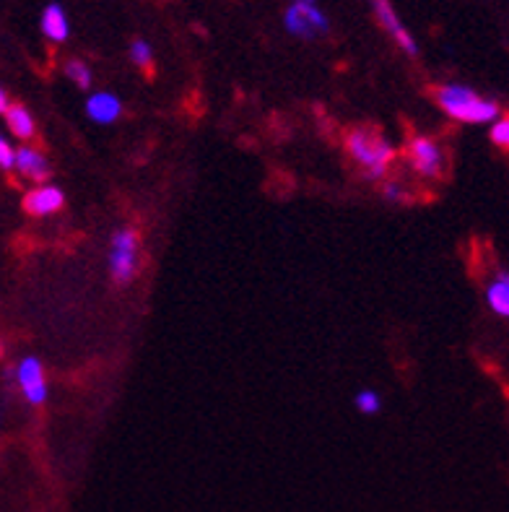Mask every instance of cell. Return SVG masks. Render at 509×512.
<instances>
[{
  "label": "cell",
  "mask_w": 509,
  "mask_h": 512,
  "mask_svg": "<svg viewBox=\"0 0 509 512\" xmlns=\"http://www.w3.org/2000/svg\"><path fill=\"white\" fill-rule=\"evenodd\" d=\"M437 102L439 107L460 123L468 125H484L497 120L499 117V104L494 99L478 97L476 91L468 89L463 84H445L437 89Z\"/></svg>",
  "instance_id": "6da1fadb"
},
{
  "label": "cell",
  "mask_w": 509,
  "mask_h": 512,
  "mask_svg": "<svg viewBox=\"0 0 509 512\" xmlns=\"http://www.w3.org/2000/svg\"><path fill=\"white\" fill-rule=\"evenodd\" d=\"M346 146L348 154L354 156V162L364 169V175L369 180H377V177L385 175L395 159V146L377 130H351L346 138Z\"/></svg>",
  "instance_id": "7a4b0ae2"
},
{
  "label": "cell",
  "mask_w": 509,
  "mask_h": 512,
  "mask_svg": "<svg viewBox=\"0 0 509 512\" xmlns=\"http://www.w3.org/2000/svg\"><path fill=\"white\" fill-rule=\"evenodd\" d=\"M284 26L291 37L299 39H320L328 34L330 21L317 3H291L284 13Z\"/></svg>",
  "instance_id": "3957f363"
},
{
  "label": "cell",
  "mask_w": 509,
  "mask_h": 512,
  "mask_svg": "<svg viewBox=\"0 0 509 512\" xmlns=\"http://www.w3.org/2000/svg\"><path fill=\"white\" fill-rule=\"evenodd\" d=\"M138 271V237L133 229H117L110 245V276L115 284H128Z\"/></svg>",
  "instance_id": "277c9868"
},
{
  "label": "cell",
  "mask_w": 509,
  "mask_h": 512,
  "mask_svg": "<svg viewBox=\"0 0 509 512\" xmlns=\"http://www.w3.org/2000/svg\"><path fill=\"white\" fill-rule=\"evenodd\" d=\"M408 159H411L416 175L429 177V180L442 175V169H445V151L432 138H413L408 146Z\"/></svg>",
  "instance_id": "5b68a950"
},
{
  "label": "cell",
  "mask_w": 509,
  "mask_h": 512,
  "mask_svg": "<svg viewBox=\"0 0 509 512\" xmlns=\"http://www.w3.org/2000/svg\"><path fill=\"white\" fill-rule=\"evenodd\" d=\"M369 6H372V11H374V19L380 21L382 29H385V32L393 37V42L400 47V50L406 52V55H416V52H419L416 39H413V34L408 32L406 24L400 21V16L395 13V8L390 0H369Z\"/></svg>",
  "instance_id": "8992f818"
},
{
  "label": "cell",
  "mask_w": 509,
  "mask_h": 512,
  "mask_svg": "<svg viewBox=\"0 0 509 512\" xmlns=\"http://www.w3.org/2000/svg\"><path fill=\"white\" fill-rule=\"evenodd\" d=\"M16 383H19L21 393L32 406H39V403L47 401V380H45V370H42V364L39 359L26 357L21 359L19 367H16Z\"/></svg>",
  "instance_id": "52a82bcc"
},
{
  "label": "cell",
  "mask_w": 509,
  "mask_h": 512,
  "mask_svg": "<svg viewBox=\"0 0 509 512\" xmlns=\"http://www.w3.org/2000/svg\"><path fill=\"white\" fill-rule=\"evenodd\" d=\"M63 203H65L63 190L42 182V185H37V188L26 193L24 211L32 216H52V214H58L60 208H63Z\"/></svg>",
  "instance_id": "ba28073f"
},
{
  "label": "cell",
  "mask_w": 509,
  "mask_h": 512,
  "mask_svg": "<svg viewBox=\"0 0 509 512\" xmlns=\"http://www.w3.org/2000/svg\"><path fill=\"white\" fill-rule=\"evenodd\" d=\"M13 169H19V175L32 182H47L50 177V162L45 159V154L32 146H21L13 154Z\"/></svg>",
  "instance_id": "9c48e42d"
},
{
  "label": "cell",
  "mask_w": 509,
  "mask_h": 512,
  "mask_svg": "<svg viewBox=\"0 0 509 512\" xmlns=\"http://www.w3.org/2000/svg\"><path fill=\"white\" fill-rule=\"evenodd\" d=\"M123 112V102L112 94V91H97L86 99V115L97 125H110L115 123L117 117Z\"/></svg>",
  "instance_id": "30bf717a"
},
{
  "label": "cell",
  "mask_w": 509,
  "mask_h": 512,
  "mask_svg": "<svg viewBox=\"0 0 509 512\" xmlns=\"http://www.w3.org/2000/svg\"><path fill=\"white\" fill-rule=\"evenodd\" d=\"M39 29L50 42L60 45L65 39L71 37V21H68V13L63 11L60 3H50V6L42 11V19H39Z\"/></svg>",
  "instance_id": "8fae6325"
},
{
  "label": "cell",
  "mask_w": 509,
  "mask_h": 512,
  "mask_svg": "<svg viewBox=\"0 0 509 512\" xmlns=\"http://www.w3.org/2000/svg\"><path fill=\"white\" fill-rule=\"evenodd\" d=\"M3 115H6L8 130H11L16 138H21V141H29V138L37 133L32 112L26 110V107H21V104H8V110L3 112Z\"/></svg>",
  "instance_id": "7c38bea8"
},
{
  "label": "cell",
  "mask_w": 509,
  "mask_h": 512,
  "mask_svg": "<svg viewBox=\"0 0 509 512\" xmlns=\"http://www.w3.org/2000/svg\"><path fill=\"white\" fill-rule=\"evenodd\" d=\"M486 302H489L491 312L499 315V318H507L509 315V279L507 273H499L497 281H491L489 289H486Z\"/></svg>",
  "instance_id": "4fadbf2b"
},
{
  "label": "cell",
  "mask_w": 509,
  "mask_h": 512,
  "mask_svg": "<svg viewBox=\"0 0 509 512\" xmlns=\"http://www.w3.org/2000/svg\"><path fill=\"white\" fill-rule=\"evenodd\" d=\"M65 76L71 78L73 84H76L81 91H89L91 81H94L91 68L84 63V60H68V65H65Z\"/></svg>",
  "instance_id": "5bb4252c"
},
{
  "label": "cell",
  "mask_w": 509,
  "mask_h": 512,
  "mask_svg": "<svg viewBox=\"0 0 509 512\" xmlns=\"http://www.w3.org/2000/svg\"><path fill=\"white\" fill-rule=\"evenodd\" d=\"M130 60L143 68V71H151L154 68V47L146 42V39H136L133 45H130Z\"/></svg>",
  "instance_id": "9a60e30c"
},
{
  "label": "cell",
  "mask_w": 509,
  "mask_h": 512,
  "mask_svg": "<svg viewBox=\"0 0 509 512\" xmlns=\"http://www.w3.org/2000/svg\"><path fill=\"white\" fill-rule=\"evenodd\" d=\"M356 409L361 411V414H377V411L382 409V398L380 393H374V390H359L356 393Z\"/></svg>",
  "instance_id": "2e32d148"
},
{
  "label": "cell",
  "mask_w": 509,
  "mask_h": 512,
  "mask_svg": "<svg viewBox=\"0 0 509 512\" xmlns=\"http://www.w3.org/2000/svg\"><path fill=\"white\" fill-rule=\"evenodd\" d=\"M491 141L497 143L499 149H507L509 146V120L499 115L497 120H491Z\"/></svg>",
  "instance_id": "e0dca14e"
},
{
  "label": "cell",
  "mask_w": 509,
  "mask_h": 512,
  "mask_svg": "<svg viewBox=\"0 0 509 512\" xmlns=\"http://www.w3.org/2000/svg\"><path fill=\"white\" fill-rule=\"evenodd\" d=\"M13 154H16V149H13L11 143H8V138L0 133V169H13Z\"/></svg>",
  "instance_id": "ac0fdd59"
},
{
  "label": "cell",
  "mask_w": 509,
  "mask_h": 512,
  "mask_svg": "<svg viewBox=\"0 0 509 512\" xmlns=\"http://www.w3.org/2000/svg\"><path fill=\"white\" fill-rule=\"evenodd\" d=\"M403 193H406V190H403V185H400V182H395V180H390V182H385V185H382V195H385L387 201H403Z\"/></svg>",
  "instance_id": "d6986e66"
},
{
  "label": "cell",
  "mask_w": 509,
  "mask_h": 512,
  "mask_svg": "<svg viewBox=\"0 0 509 512\" xmlns=\"http://www.w3.org/2000/svg\"><path fill=\"white\" fill-rule=\"evenodd\" d=\"M8 104H11V102H8L6 91L0 89V112H6V110H8Z\"/></svg>",
  "instance_id": "ffe728a7"
},
{
  "label": "cell",
  "mask_w": 509,
  "mask_h": 512,
  "mask_svg": "<svg viewBox=\"0 0 509 512\" xmlns=\"http://www.w3.org/2000/svg\"><path fill=\"white\" fill-rule=\"evenodd\" d=\"M297 3H317V0H297Z\"/></svg>",
  "instance_id": "44dd1931"
}]
</instances>
